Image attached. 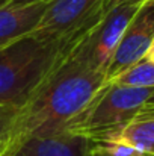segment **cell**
<instances>
[{"label": "cell", "instance_id": "4", "mask_svg": "<svg viewBox=\"0 0 154 156\" xmlns=\"http://www.w3.org/2000/svg\"><path fill=\"white\" fill-rule=\"evenodd\" d=\"M141 6L142 5L138 3H125L104 12L98 21L83 35L73 55L94 71L106 76L113 53Z\"/></svg>", "mask_w": 154, "mask_h": 156}, {"label": "cell", "instance_id": "2", "mask_svg": "<svg viewBox=\"0 0 154 156\" xmlns=\"http://www.w3.org/2000/svg\"><path fill=\"white\" fill-rule=\"evenodd\" d=\"M92 26L57 40L29 34L0 47V105L23 109L65 64Z\"/></svg>", "mask_w": 154, "mask_h": 156}, {"label": "cell", "instance_id": "6", "mask_svg": "<svg viewBox=\"0 0 154 156\" xmlns=\"http://www.w3.org/2000/svg\"><path fill=\"white\" fill-rule=\"evenodd\" d=\"M154 40V5H142L127 26L106 71V82L147 56Z\"/></svg>", "mask_w": 154, "mask_h": 156}, {"label": "cell", "instance_id": "10", "mask_svg": "<svg viewBox=\"0 0 154 156\" xmlns=\"http://www.w3.org/2000/svg\"><path fill=\"white\" fill-rule=\"evenodd\" d=\"M106 83L132 87V88H154V62L144 58L130 65Z\"/></svg>", "mask_w": 154, "mask_h": 156}, {"label": "cell", "instance_id": "16", "mask_svg": "<svg viewBox=\"0 0 154 156\" xmlns=\"http://www.w3.org/2000/svg\"><path fill=\"white\" fill-rule=\"evenodd\" d=\"M147 103H148V105H154V94H153V97H151V99H150Z\"/></svg>", "mask_w": 154, "mask_h": 156}, {"label": "cell", "instance_id": "13", "mask_svg": "<svg viewBox=\"0 0 154 156\" xmlns=\"http://www.w3.org/2000/svg\"><path fill=\"white\" fill-rule=\"evenodd\" d=\"M89 156H112V155H109V153L103 152V150H100L98 147H95V146L92 144V147H91V153H89Z\"/></svg>", "mask_w": 154, "mask_h": 156}, {"label": "cell", "instance_id": "12", "mask_svg": "<svg viewBox=\"0 0 154 156\" xmlns=\"http://www.w3.org/2000/svg\"><path fill=\"white\" fill-rule=\"evenodd\" d=\"M147 0H106L104 2V8H103V14L110 11L112 8L115 6H119V5H125V3H138V5H144Z\"/></svg>", "mask_w": 154, "mask_h": 156}, {"label": "cell", "instance_id": "9", "mask_svg": "<svg viewBox=\"0 0 154 156\" xmlns=\"http://www.w3.org/2000/svg\"><path fill=\"white\" fill-rule=\"evenodd\" d=\"M47 2L21 5L11 0H0V47L29 35L38 24Z\"/></svg>", "mask_w": 154, "mask_h": 156}, {"label": "cell", "instance_id": "1", "mask_svg": "<svg viewBox=\"0 0 154 156\" xmlns=\"http://www.w3.org/2000/svg\"><path fill=\"white\" fill-rule=\"evenodd\" d=\"M104 85V74L94 71L83 61L71 55L35 97L20 109L2 156H9L27 138L50 135L67 129Z\"/></svg>", "mask_w": 154, "mask_h": 156}, {"label": "cell", "instance_id": "5", "mask_svg": "<svg viewBox=\"0 0 154 156\" xmlns=\"http://www.w3.org/2000/svg\"><path fill=\"white\" fill-rule=\"evenodd\" d=\"M106 0H50L30 32L43 40H57L79 34L103 15Z\"/></svg>", "mask_w": 154, "mask_h": 156}, {"label": "cell", "instance_id": "15", "mask_svg": "<svg viewBox=\"0 0 154 156\" xmlns=\"http://www.w3.org/2000/svg\"><path fill=\"white\" fill-rule=\"evenodd\" d=\"M145 58L154 62V40H153V44H151V47H150V50H148V53H147V56H145Z\"/></svg>", "mask_w": 154, "mask_h": 156}, {"label": "cell", "instance_id": "3", "mask_svg": "<svg viewBox=\"0 0 154 156\" xmlns=\"http://www.w3.org/2000/svg\"><path fill=\"white\" fill-rule=\"evenodd\" d=\"M153 94L154 88L106 83L85 111L63 130L82 135L91 143H98L125 126L147 105Z\"/></svg>", "mask_w": 154, "mask_h": 156}, {"label": "cell", "instance_id": "11", "mask_svg": "<svg viewBox=\"0 0 154 156\" xmlns=\"http://www.w3.org/2000/svg\"><path fill=\"white\" fill-rule=\"evenodd\" d=\"M18 112H20V109L0 105V156L3 153L6 141H8L11 132H12V127L15 124Z\"/></svg>", "mask_w": 154, "mask_h": 156}, {"label": "cell", "instance_id": "14", "mask_svg": "<svg viewBox=\"0 0 154 156\" xmlns=\"http://www.w3.org/2000/svg\"><path fill=\"white\" fill-rule=\"evenodd\" d=\"M14 3H21V5H30V3H41V2H50V0H11Z\"/></svg>", "mask_w": 154, "mask_h": 156}, {"label": "cell", "instance_id": "8", "mask_svg": "<svg viewBox=\"0 0 154 156\" xmlns=\"http://www.w3.org/2000/svg\"><path fill=\"white\" fill-rule=\"evenodd\" d=\"M94 144H115L144 156H154V105H145L125 126Z\"/></svg>", "mask_w": 154, "mask_h": 156}, {"label": "cell", "instance_id": "17", "mask_svg": "<svg viewBox=\"0 0 154 156\" xmlns=\"http://www.w3.org/2000/svg\"><path fill=\"white\" fill-rule=\"evenodd\" d=\"M144 5H154V0H147Z\"/></svg>", "mask_w": 154, "mask_h": 156}, {"label": "cell", "instance_id": "7", "mask_svg": "<svg viewBox=\"0 0 154 156\" xmlns=\"http://www.w3.org/2000/svg\"><path fill=\"white\" fill-rule=\"evenodd\" d=\"M92 143L77 133L60 130L24 140L9 156H89Z\"/></svg>", "mask_w": 154, "mask_h": 156}]
</instances>
